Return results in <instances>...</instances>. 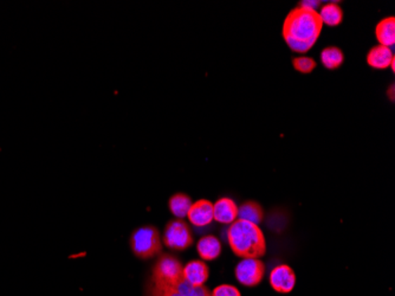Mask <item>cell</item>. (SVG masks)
Returning a JSON list of instances; mask_svg holds the SVG:
<instances>
[{
  "mask_svg": "<svg viewBox=\"0 0 395 296\" xmlns=\"http://www.w3.org/2000/svg\"><path fill=\"white\" fill-rule=\"evenodd\" d=\"M323 29L317 10L298 5L288 13L283 22L282 36L294 53H305L316 44Z\"/></svg>",
  "mask_w": 395,
  "mask_h": 296,
  "instance_id": "cell-1",
  "label": "cell"
},
{
  "mask_svg": "<svg viewBox=\"0 0 395 296\" xmlns=\"http://www.w3.org/2000/svg\"><path fill=\"white\" fill-rule=\"evenodd\" d=\"M231 250L241 258H260L267 253V241L260 227L251 222L236 220L227 229Z\"/></svg>",
  "mask_w": 395,
  "mask_h": 296,
  "instance_id": "cell-2",
  "label": "cell"
},
{
  "mask_svg": "<svg viewBox=\"0 0 395 296\" xmlns=\"http://www.w3.org/2000/svg\"><path fill=\"white\" fill-rule=\"evenodd\" d=\"M133 254L140 260H151L161 254L162 239L159 229L154 225H143L135 229L129 238Z\"/></svg>",
  "mask_w": 395,
  "mask_h": 296,
  "instance_id": "cell-3",
  "label": "cell"
},
{
  "mask_svg": "<svg viewBox=\"0 0 395 296\" xmlns=\"http://www.w3.org/2000/svg\"><path fill=\"white\" fill-rule=\"evenodd\" d=\"M184 280V266L180 260L173 255L160 254L152 269L149 282L153 285L174 287Z\"/></svg>",
  "mask_w": 395,
  "mask_h": 296,
  "instance_id": "cell-4",
  "label": "cell"
},
{
  "mask_svg": "<svg viewBox=\"0 0 395 296\" xmlns=\"http://www.w3.org/2000/svg\"><path fill=\"white\" fill-rule=\"evenodd\" d=\"M162 242L170 250L185 251L192 247L194 235L184 220H172L166 224Z\"/></svg>",
  "mask_w": 395,
  "mask_h": 296,
  "instance_id": "cell-5",
  "label": "cell"
},
{
  "mask_svg": "<svg viewBox=\"0 0 395 296\" xmlns=\"http://www.w3.org/2000/svg\"><path fill=\"white\" fill-rule=\"evenodd\" d=\"M234 274L241 285L245 287H256L263 281L265 264L260 258H243L236 267Z\"/></svg>",
  "mask_w": 395,
  "mask_h": 296,
  "instance_id": "cell-6",
  "label": "cell"
},
{
  "mask_svg": "<svg viewBox=\"0 0 395 296\" xmlns=\"http://www.w3.org/2000/svg\"><path fill=\"white\" fill-rule=\"evenodd\" d=\"M145 296H211V292L205 285L193 287L185 280L174 287L156 285L148 282Z\"/></svg>",
  "mask_w": 395,
  "mask_h": 296,
  "instance_id": "cell-7",
  "label": "cell"
},
{
  "mask_svg": "<svg viewBox=\"0 0 395 296\" xmlns=\"http://www.w3.org/2000/svg\"><path fill=\"white\" fill-rule=\"evenodd\" d=\"M269 281L275 292L288 294L293 292L296 285V274L291 267L281 264L272 270Z\"/></svg>",
  "mask_w": 395,
  "mask_h": 296,
  "instance_id": "cell-8",
  "label": "cell"
},
{
  "mask_svg": "<svg viewBox=\"0 0 395 296\" xmlns=\"http://www.w3.org/2000/svg\"><path fill=\"white\" fill-rule=\"evenodd\" d=\"M191 224L196 228H203L212 223L213 220V203L207 199H200L193 203L187 213Z\"/></svg>",
  "mask_w": 395,
  "mask_h": 296,
  "instance_id": "cell-9",
  "label": "cell"
},
{
  "mask_svg": "<svg viewBox=\"0 0 395 296\" xmlns=\"http://www.w3.org/2000/svg\"><path fill=\"white\" fill-rule=\"evenodd\" d=\"M210 277V268L205 261L193 260L184 267L185 281L193 287H203Z\"/></svg>",
  "mask_w": 395,
  "mask_h": 296,
  "instance_id": "cell-10",
  "label": "cell"
},
{
  "mask_svg": "<svg viewBox=\"0 0 395 296\" xmlns=\"http://www.w3.org/2000/svg\"><path fill=\"white\" fill-rule=\"evenodd\" d=\"M213 220L222 224H231L238 220V206L231 198L222 197L213 204Z\"/></svg>",
  "mask_w": 395,
  "mask_h": 296,
  "instance_id": "cell-11",
  "label": "cell"
},
{
  "mask_svg": "<svg viewBox=\"0 0 395 296\" xmlns=\"http://www.w3.org/2000/svg\"><path fill=\"white\" fill-rule=\"evenodd\" d=\"M394 53L391 48L387 46H373L367 53V65L374 69L384 70L391 67V62L394 61Z\"/></svg>",
  "mask_w": 395,
  "mask_h": 296,
  "instance_id": "cell-12",
  "label": "cell"
},
{
  "mask_svg": "<svg viewBox=\"0 0 395 296\" xmlns=\"http://www.w3.org/2000/svg\"><path fill=\"white\" fill-rule=\"evenodd\" d=\"M222 242L215 236L206 235L196 243V253L203 261H215L222 255Z\"/></svg>",
  "mask_w": 395,
  "mask_h": 296,
  "instance_id": "cell-13",
  "label": "cell"
},
{
  "mask_svg": "<svg viewBox=\"0 0 395 296\" xmlns=\"http://www.w3.org/2000/svg\"><path fill=\"white\" fill-rule=\"evenodd\" d=\"M375 37L380 46L391 48L395 43V18L387 17L380 20L375 27Z\"/></svg>",
  "mask_w": 395,
  "mask_h": 296,
  "instance_id": "cell-14",
  "label": "cell"
},
{
  "mask_svg": "<svg viewBox=\"0 0 395 296\" xmlns=\"http://www.w3.org/2000/svg\"><path fill=\"white\" fill-rule=\"evenodd\" d=\"M192 199L189 194H184V192H178L170 198L168 209L177 218L184 220L185 217H187L189 208L192 206Z\"/></svg>",
  "mask_w": 395,
  "mask_h": 296,
  "instance_id": "cell-15",
  "label": "cell"
},
{
  "mask_svg": "<svg viewBox=\"0 0 395 296\" xmlns=\"http://www.w3.org/2000/svg\"><path fill=\"white\" fill-rule=\"evenodd\" d=\"M263 208L257 201H244L238 208V220H248V222H251L253 224L258 225L263 220Z\"/></svg>",
  "mask_w": 395,
  "mask_h": 296,
  "instance_id": "cell-16",
  "label": "cell"
},
{
  "mask_svg": "<svg viewBox=\"0 0 395 296\" xmlns=\"http://www.w3.org/2000/svg\"><path fill=\"white\" fill-rule=\"evenodd\" d=\"M320 13L321 20L323 22V25L328 27H339L343 22V10L340 5L335 3H328L323 5Z\"/></svg>",
  "mask_w": 395,
  "mask_h": 296,
  "instance_id": "cell-17",
  "label": "cell"
},
{
  "mask_svg": "<svg viewBox=\"0 0 395 296\" xmlns=\"http://www.w3.org/2000/svg\"><path fill=\"white\" fill-rule=\"evenodd\" d=\"M321 61L329 70H336L343 65L344 53L337 46H327L321 53Z\"/></svg>",
  "mask_w": 395,
  "mask_h": 296,
  "instance_id": "cell-18",
  "label": "cell"
},
{
  "mask_svg": "<svg viewBox=\"0 0 395 296\" xmlns=\"http://www.w3.org/2000/svg\"><path fill=\"white\" fill-rule=\"evenodd\" d=\"M293 67L301 74H312L316 69L317 63L314 58L300 56L293 58Z\"/></svg>",
  "mask_w": 395,
  "mask_h": 296,
  "instance_id": "cell-19",
  "label": "cell"
},
{
  "mask_svg": "<svg viewBox=\"0 0 395 296\" xmlns=\"http://www.w3.org/2000/svg\"><path fill=\"white\" fill-rule=\"evenodd\" d=\"M211 296H241V294L234 285H220L212 290Z\"/></svg>",
  "mask_w": 395,
  "mask_h": 296,
  "instance_id": "cell-20",
  "label": "cell"
},
{
  "mask_svg": "<svg viewBox=\"0 0 395 296\" xmlns=\"http://www.w3.org/2000/svg\"><path fill=\"white\" fill-rule=\"evenodd\" d=\"M389 93V97L388 99L391 101H394V84H391V87L387 90V94Z\"/></svg>",
  "mask_w": 395,
  "mask_h": 296,
  "instance_id": "cell-21",
  "label": "cell"
}]
</instances>
